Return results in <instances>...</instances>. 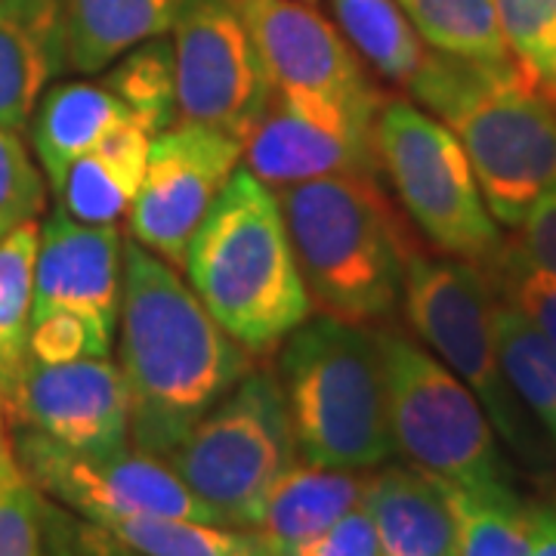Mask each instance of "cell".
<instances>
[{
	"label": "cell",
	"instance_id": "cell-33",
	"mask_svg": "<svg viewBox=\"0 0 556 556\" xmlns=\"http://www.w3.org/2000/svg\"><path fill=\"white\" fill-rule=\"evenodd\" d=\"M495 269L504 300L514 303L556 350V276L538 269L517 244H504Z\"/></svg>",
	"mask_w": 556,
	"mask_h": 556
},
{
	"label": "cell",
	"instance_id": "cell-26",
	"mask_svg": "<svg viewBox=\"0 0 556 556\" xmlns=\"http://www.w3.org/2000/svg\"><path fill=\"white\" fill-rule=\"evenodd\" d=\"M442 482V479H439ZM457 529V556H529V507L507 485L442 482Z\"/></svg>",
	"mask_w": 556,
	"mask_h": 556
},
{
	"label": "cell",
	"instance_id": "cell-14",
	"mask_svg": "<svg viewBox=\"0 0 556 556\" xmlns=\"http://www.w3.org/2000/svg\"><path fill=\"white\" fill-rule=\"evenodd\" d=\"M7 420L75 452H118L130 442V393L105 356L25 365Z\"/></svg>",
	"mask_w": 556,
	"mask_h": 556
},
{
	"label": "cell",
	"instance_id": "cell-19",
	"mask_svg": "<svg viewBox=\"0 0 556 556\" xmlns=\"http://www.w3.org/2000/svg\"><path fill=\"white\" fill-rule=\"evenodd\" d=\"M365 507L378 529L380 556H457L455 517L437 477L387 467L368 477Z\"/></svg>",
	"mask_w": 556,
	"mask_h": 556
},
{
	"label": "cell",
	"instance_id": "cell-31",
	"mask_svg": "<svg viewBox=\"0 0 556 556\" xmlns=\"http://www.w3.org/2000/svg\"><path fill=\"white\" fill-rule=\"evenodd\" d=\"M47 495L22 473L16 455L0 460V556H43Z\"/></svg>",
	"mask_w": 556,
	"mask_h": 556
},
{
	"label": "cell",
	"instance_id": "cell-30",
	"mask_svg": "<svg viewBox=\"0 0 556 556\" xmlns=\"http://www.w3.org/2000/svg\"><path fill=\"white\" fill-rule=\"evenodd\" d=\"M495 7L510 60L556 100V0H495Z\"/></svg>",
	"mask_w": 556,
	"mask_h": 556
},
{
	"label": "cell",
	"instance_id": "cell-1",
	"mask_svg": "<svg viewBox=\"0 0 556 556\" xmlns=\"http://www.w3.org/2000/svg\"><path fill=\"white\" fill-rule=\"evenodd\" d=\"M118 328L130 439L155 457L170 455L254 371V353L207 313L177 266L134 239L124 241Z\"/></svg>",
	"mask_w": 556,
	"mask_h": 556
},
{
	"label": "cell",
	"instance_id": "cell-13",
	"mask_svg": "<svg viewBox=\"0 0 556 556\" xmlns=\"http://www.w3.org/2000/svg\"><path fill=\"white\" fill-rule=\"evenodd\" d=\"M241 152L239 139L189 121L152 137L146 177L127 211L130 239L182 269L189 241L239 170Z\"/></svg>",
	"mask_w": 556,
	"mask_h": 556
},
{
	"label": "cell",
	"instance_id": "cell-39",
	"mask_svg": "<svg viewBox=\"0 0 556 556\" xmlns=\"http://www.w3.org/2000/svg\"><path fill=\"white\" fill-rule=\"evenodd\" d=\"M13 457V442L7 439V412H3V393H0V460Z\"/></svg>",
	"mask_w": 556,
	"mask_h": 556
},
{
	"label": "cell",
	"instance_id": "cell-37",
	"mask_svg": "<svg viewBox=\"0 0 556 556\" xmlns=\"http://www.w3.org/2000/svg\"><path fill=\"white\" fill-rule=\"evenodd\" d=\"M517 248L538 269L556 276V186L532 204V211L517 226Z\"/></svg>",
	"mask_w": 556,
	"mask_h": 556
},
{
	"label": "cell",
	"instance_id": "cell-21",
	"mask_svg": "<svg viewBox=\"0 0 556 556\" xmlns=\"http://www.w3.org/2000/svg\"><path fill=\"white\" fill-rule=\"evenodd\" d=\"M127 121H134L127 105L105 84L75 80L40 97L31 121V142L50 186L56 189L80 155Z\"/></svg>",
	"mask_w": 556,
	"mask_h": 556
},
{
	"label": "cell",
	"instance_id": "cell-16",
	"mask_svg": "<svg viewBox=\"0 0 556 556\" xmlns=\"http://www.w3.org/2000/svg\"><path fill=\"white\" fill-rule=\"evenodd\" d=\"M121 285L124 239L118 226H90L68 217L62 207L47 217L35 263L31 321L68 313L112 343L121 316Z\"/></svg>",
	"mask_w": 556,
	"mask_h": 556
},
{
	"label": "cell",
	"instance_id": "cell-32",
	"mask_svg": "<svg viewBox=\"0 0 556 556\" xmlns=\"http://www.w3.org/2000/svg\"><path fill=\"white\" fill-rule=\"evenodd\" d=\"M43 199V174L28 155L20 130L0 127V239L38 219Z\"/></svg>",
	"mask_w": 556,
	"mask_h": 556
},
{
	"label": "cell",
	"instance_id": "cell-4",
	"mask_svg": "<svg viewBox=\"0 0 556 556\" xmlns=\"http://www.w3.org/2000/svg\"><path fill=\"white\" fill-rule=\"evenodd\" d=\"M309 298L328 316H390L405 281V239L375 174H338L276 189Z\"/></svg>",
	"mask_w": 556,
	"mask_h": 556
},
{
	"label": "cell",
	"instance_id": "cell-28",
	"mask_svg": "<svg viewBox=\"0 0 556 556\" xmlns=\"http://www.w3.org/2000/svg\"><path fill=\"white\" fill-rule=\"evenodd\" d=\"M105 87L118 97L142 134L159 137L177 124V56L164 35L127 50L109 72Z\"/></svg>",
	"mask_w": 556,
	"mask_h": 556
},
{
	"label": "cell",
	"instance_id": "cell-2",
	"mask_svg": "<svg viewBox=\"0 0 556 556\" xmlns=\"http://www.w3.org/2000/svg\"><path fill=\"white\" fill-rule=\"evenodd\" d=\"M415 100L464 146L479 192L501 226H519L556 186V100L538 90L517 62L427 53Z\"/></svg>",
	"mask_w": 556,
	"mask_h": 556
},
{
	"label": "cell",
	"instance_id": "cell-27",
	"mask_svg": "<svg viewBox=\"0 0 556 556\" xmlns=\"http://www.w3.org/2000/svg\"><path fill=\"white\" fill-rule=\"evenodd\" d=\"M424 43L437 53L479 62H507L495 0H399Z\"/></svg>",
	"mask_w": 556,
	"mask_h": 556
},
{
	"label": "cell",
	"instance_id": "cell-3",
	"mask_svg": "<svg viewBox=\"0 0 556 556\" xmlns=\"http://www.w3.org/2000/svg\"><path fill=\"white\" fill-rule=\"evenodd\" d=\"M189 285L251 353H269L313 313L276 189L239 167L189 241Z\"/></svg>",
	"mask_w": 556,
	"mask_h": 556
},
{
	"label": "cell",
	"instance_id": "cell-23",
	"mask_svg": "<svg viewBox=\"0 0 556 556\" xmlns=\"http://www.w3.org/2000/svg\"><path fill=\"white\" fill-rule=\"evenodd\" d=\"M38 219L0 239V393L3 412L20 390L28 365V338L35 313V263H38Z\"/></svg>",
	"mask_w": 556,
	"mask_h": 556
},
{
	"label": "cell",
	"instance_id": "cell-12",
	"mask_svg": "<svg viewBox=\"0 0 556 556\" xmlns=\"http://www.w3.org/2000/svg\"><path fill=\"white\" fill-rule=\"evenodd\" d=\"M278 97L378 121L383 97L353 47L303 0H232Z\"/></svg>",
	"mask_w": 556,
	"mask_h": 556
},
{
	"label": "cell",
	"instance_id": "cell-35",
	"mask_svg": "<svg viewBox=\"0 0 556 556\" xmlns=\"http://www.w3.org/2000/svg\"><path fill=\"white\" fill-rule=\"evenodd\" d=\"M43 556H139L127 544H121L105 526L93 519L72 517L47 501L43 519Z\"/></svg>",
	"mask_w": 556,
	"mask_h": 556
},
{
	"label": "cell",
	"instance_id": "cell-5",
	"mask_svg": "<svg viewBox=\"0 0 556 556\" xmlns=\"http://www.w3.org/2000/svg\"><path fill=\"white\" fill-rule=\"evenodd\" d=\"M278 375L306 464L371 470L396 455L378 334L338 316L306 318L285 343Z\"/></svg>",
	"mask_w": 556,
	"mask_h": 556
},
{
	"label": "cell",
	"instance_id": "cell-15",
	"mask_svg": "<svg viewBox=\"0 0 556 556\" xmlns=\"http://www.w3.org/2000/svg\"><path fill=\"white\" fill-rule=\"evenodd\" d=\"M241 159L269 189L338 174H375V124L276 93L244 139Z\"/></svg>",
	"mask_w": 556,
	"mask_h": 556
},
{
	"label": "cell",
	"instance_id": "cell-10",
	"mask_svg": "<svg viewBox=\"0 0 556 556\" xmlns=\"http://www.w3.org/2000/svg\"><path fill=\"white\" fill-rule=\"evenodd\" d=\"M13 455L47 497L100 526L134 517L219 522L164 457L124 445L118 452H75L16 427ZM223 526V522H219Z\"/></svg>",
	"mask_w": 556,
	"mask_h": 556
},
{
	"label": "cell",
	"instance_id": "cell-34",
	"mask_svg": "<svg viewBox=\"0 0 556 556\" xmlns=\"http://www.w3.org/2000/svg\"><path fill=\"white\" fill-rule=\"evenodd\" d=\"M112 343L100 338L84 318L68 313L35 318L31 338H28V358L31 362H75V358L109 356Z\"/></svg>",
	"mask_w": 556,
	"mask_h": 556
},
{
	"label": "cell",
	"instance_id": "cell-9",
	"mask_svg": "<svg viewBox=\"0 0 556 556\" xmlns=\"http://www.w3.org/2000/svg\"><path fill=\"white\" fill-rule=\"evenodd\" d=\"M402 303L417 338L473 390L497 437L522 455H535L519 399L497 362L495 300L482 269L467 260L408 254Z\"/></svg>",
	"mask_w": 556,
	"mask_h": 556
},
{
	"label": "cell",
	"instance_id": "cell-18",
	"mask_svg": "<svg viewBox=\"0 0 556 556\" xmlns=\"http://www.w3.org/2000/svg\"><path fill=\"white\" fill-rule=\"evenodd\" d=\"M368 477L362 470H338L318 464H291L273 492L266 495L260 517L248 529L260 556H294L318 532L334 526L365 501Z\"/></svg>",
	"mask_w": 556,
	"mask_h": 556
},
{
	"label": "cell",
	"instance_id": "cell-25",
	"mask_svg": "<svg viewBox=\"0 0 556 556\" xmlns=\"http://www.w3.org/2000/svg\"><path fill=\"white\" fill-rule=\"evenodd\" d=\"M492 321L497 362L514 396L538 417V424L556 442V350L507 300H497Z\"/></svg>",
	"mask_w": 556,
	"mask_h": 556
},
{
	"label": "cell",
	"instance_id": "cell-7",
	"mask_svg": "<svg viewBox=\"0 0 556 556\" xmlns=\"http://www.w3.org/2000/svg\"><path fill=\"white\" fill-rule=\"evenodd\" d=\"M375 152L402 207L442 254L495 266L504 251L497 219L479 192L464 146L437 115L408 100H383Z\"/></svg>",
	"mask_w": 556,
	"mask_h": 556
},
{
	"label": "cell",
	"instance_id": "cell-11",
	"mask_svg": "<svg viewBox=\"0 0 556 556\" xmlns=\"http://www.w3.org/2000/svg\"><path fill=\"white\" fill-rule=\"evenodd\" d=\"M170 31L177 56V121L211 127L244 146L276 90L236 3L186 0Z\"/></svg>",
	"mask_w": 556,
	"mask_h": 556
},
{
	"label": "cell",
	"instance_id": "cell-22",
	"mask_svg": "<svg viewBox=\"0 0 556 556\" xmlns=\"http://www.w3.org/2000/svg\"><path fill=\"white\" fill-rule=\"evenodd\" d=\"M186 0H65V60L93 75L174 28Z\"/></svg>",
	"mask_w": 556,
	"mask_h": 556
},
{
	"label": "cell",
	"instance_id": "cell-40",
	"mask_svg": "<svg viewBox=\"0 0 556 556\" xmlns=\"http://www.w3.org/2000/svg\"><path fill=\"white\" fill-rule=\"evenodd\" d=\"M303 3H316V0H303Z\"/></svg>",
	"mask_w": 556,
	"mask_h": 556
},
{
	"label": "cell",
	"instance_id": "cell-29",
	"mask_svg": "<svg viewBox=\"0 0 556 556\" xmlns=\"http://www.w3.org/2000/svg\"><path fill=\"white\" fill-rule=\"evenodd\" d=\"M105 529L139 556H260L248 529L201 519L134 517Z\"/></svg>",
	"mask_w": 556,
	"mask_h": 556
},
{
	"label": "cell",
	"instance_id": "cell-17",
	"mask_svg": "<svg viewBox=\"0 0 556 556\" xmlns=\"http://www.w3.org/2000/svg\"><path fill=\"white\" fill-rule=\"evenodd\" d=\"M65 65V0H0V127L22 130Z\"/></svg>",
	"mask_w": 556,
	"mask_h": 556
},
{
	"label": "cell",
	"instance_id": "cell-8",
	"mask_svg": "<svg viewBox=\"0 0 556 556\" xmlns=\"http://www.w3.org/2000/svg\"><path fill=\"white\" fill-rule=\"evenodd\" d=\"M378 346L396 452L452 485H507L495 427L473 390L405 334L380 331Z\"/></svg>",
	"mask_w": 556,
	"mask_h": 556
},
{
	"label": "cell",
	"instance_id": "cell-24",
	"mask_svg": "<svg viewBox=\"0 0 556 556\" xmlns=\"http://www.w3.org/2000/svg\"><path fill=\"white\" fill-rule=\"evenodd\" d=\"M346 43L380 78L412 84L427 60L424 40L399 0H331Z\"/></svg>",
	"mask_w": 556,
	"mask_h": 556
},
{
	"label": "cell",
	"instance_id": "cell-36",
	"mask_svg": "<svg viewBox=\"0 0 556 556\" xmlns=\"http://www.w3.org/2000/svg\"><path fill=\"white\" fill-rule=\"evenodd\" d=\"M294 556H380L378 529L365 501L313 541H306Z\"/></svg>",
	"mask_w": 556,
	"mask_h": 556
},
{
	"label": "cell",
	"instance_id": "cell-38",
	"mask_svg": "<svg viewBox=\"0 0 556 556\" xmlns=\"http://www.w3.org/2000/svg\"><path fill=\"white\" fill-rule=\"evenodd\" d=\"M529 556H556V507H529Z\"/></svg>",
	"mask_w": 556,
	"mask_h": 556
},
{
	"label": "cell",
	"instance_id": "cell-20",
	"mask_svg": "<svg viewBox=\"0 0 556 556\" xmlns=\"http://www.w3.org/2000/svg\"><path fill=\"white\" fill-rule=\"evenodd\" d=\"M149 142L152 137L142 134L134 121L105 134L65 170L62 182L53 189L62 211L90 226H115L121 217H127L146 177Z\"/></svg>",
	"mask_w": 556,
	"mask_h": 556
},
{
	"label": "cell",
	"instance_id": "cell-6",
	"mask_svg": "<svg viewBox=\"0 0 556 556\" xmlns=\"http://www.w3.org/2000/svg\"><path fill=\"white\" fill-rule=\"evenodd\" d=\"M285 387L251 371L164 457L223 526L251 529L278 477L298 464Z\"/></svg>",
	"mask_w": 556,
	"mask_h": 556
}]
</instances>
